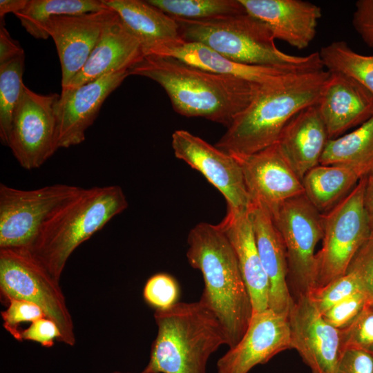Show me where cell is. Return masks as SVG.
<instances>
[{"label": "cell", "mask_w": 373, "mask_h": 373, "mask_svg": "<svg viewBox=\"0 0 373 373\" xmlns=\"http://www.w3.org/2000/svg\"><path fill=\"white\" fill-rule=\"evenodd\" d=\"M128 73L160 84L178 114L204 117L227 128L263 86L207 71L168 56L144 55L128 69Z\"/></svg>", "instance_id": "obj_1"}, {"label": "cell", "mask_w": 373, "mask_h": 373, "mask_svg": "<svg viewBox=\"0 0 373 373\" xmlns=\"http://www.w3.org/2000/svg\"><path fill=\"white\" fill-rule=\"evenodd\" d=\"M186 258L202 273L204 287L200 300L216 316L226 345L234 347L253 315L250 295L237 257L219 224L200 222L189 231Z\"/></svg>", "instance_id": "obj_2"}, {"label": "cell", "mask_w": 373, "mask_h": 373, "mask_svg": "<svg viewBox=\"0 0 373 373\" xmlns=\"http://www.w3.org/2000/svg\"><path fill=\"white\" fill-rule=\"evenodd\" d=\"M329 75L324 69L304 72L263 86L215 146L236 157L251 155L274 144L294 115L317 104Z\"/></svg>", "instance_id": "obj_3"}, {"label": "cell", "mask_w": 373, "mask_h": 373, "mask_svg": "<svg viewBox=\"0 0 373 373\" xmlns=\"http://www.w3.org/2000/svg\"><path fill=\"white\" fill-rule=\"evenodd\" d=\"M127 207L119 186L82 188L50 216L26 250L59 281L73 252Z\"/></svg>", "instance_id": "obj_4"}, {"label": "cell", "mask_w": 373, "mask_h": 373, "mask_svg": "<svg viewBox=\"0 0 373 373\" xmlns=\"http://www.w3.org/2000/svg\"><path fill=\"white\" fill-rule=\"evenodd\" d=\"M157 336L146 373H207L211 355L226 340L214 314L200 300L155 310Z\"/></svg>", "instance_id": "obj_5"}, {"label": "cell", "mask_w": 373, "mask_h": 373, "mask_svg": "<svg viewBox=\"0 0 373 373\" xmlns=\"http://www.w3.org/2000/svg\"><path fill=\"white\" fill-rule=\"evenodd\" d=\"M174 19L184 41L202 44L233 61L300 71L324 69L318 52L296 56L279 50L269 28L247 11L203 20Z\"/></svg>", "instance_id": "obj_6"}, {"label": "cell", "mask_w": 373, "mask_h": 373, "mask_svg": "<svg viewBox=\"0 0 373 373\" xmlns=\"http://www.w3.org/2000/svg\"><path fill=\"white\" fill-rule=\"evenodd\" d=\"M365 182L366 176L322 213L323 236L322 247L315 255L314 287L344 276L354 255L372 234L363 203Z\"/></svg>", "instance_id": "obj_7"}, {"label": "cell", "mask_w": 373, "mask_h": 373, "mask_svg": "<svg viewBox=\"0 0 373 373\" xmlns=\"http://www.w3.org/2000/svg\"><path fill=\"white\" fill-rule=\"evenodd\" d=\"M0 291L6 302L17 298L39 306L54 321L61 337L59 342L74 346V323L59 285L26 249H0Z\"/></svg>", "instance_id": "obj_8"}, {"label": "cell", "mask_w": 373, "mask_h": 373, "mask_svg": "<svg viewBox=\"0 0 373 373\" xmlns=\"http://www.w3.org/2000/svg\"><path fill=\"white\" fill-rule=\"evenodd\" d=\"M82 187L55 184L32 190L0 184V249H28L41 228Z\"/></svg>", "instance_id": "obj_9"}, {"label": "cell", "mask_w": 373, "mask_h": 373, "mask_svg": "<svg viewBox=\"0 0 373 373\" xmlns=\"http://www.w3.org/2000/svg\"><path fill=\"white\" fill-rule=\"evenodd\" d=\"M287 258V284L293 299L314 287L315 248L323 236L322 213L305 194L287 200L273 217Z\"/></svg>", "instance_id": "obj_10"}, {"label": "cell", "mask_w": 373, "mask_h": 373, "mask_svg": "<svg viewBox=\"0 0 373 373\" xmlns=\"http://www.w3.org/2000/svg\"><path fill=\"white\" fill-rule=\"evenodd\" d=\"M59 95H41L23 85L8 146L25 169L40 167L57 150L55 104Z\"/></svg>", "instance_id": "obj_11"}, {"label": "cell", "mask_w": 373, "mask_h": 373, "mask_svg": "<svg viewBox=\"0 0 373 373\" xmlns=\"http://www.w3.org/2000/svg\"><path fill=\"white\" fill-rule=\"evenodd\" d=\"M171 144L175 157L201 173L222 194L228 209H249L250 197L234 157L185 130L175 131Z\"/></svg>", "instance_id": "obj_12"}, {"label": "cell", "mask_w": 373, "mask_h": 373, "mask_svg": "<svg viewBox=\"0 0 373 373\" xmlns=\"http://www.w3.org/2000/svg\"><path fill=\"white\" fill-rule=\"evenodd\" d=\"M291 349L311 373H335L344 352L340 329L327 323L307 296L294 299L288 315Z\"/></svg>", "instance_id": "obj_13"}, {"label": "cell", "mask_w": 373, "mask_h": 373, "mask_svg": "<svg viewBox=\"0 0 373 373\" xmlns=\"http://www.w3.org/2000/svg\"><path fill=\"white\" fill-rule=\"evenodd\" d=\"M234 157L242 171L251 202L262 206L272 217L287 200L305 194L301 180L276 143L257 153Z\"/></svg>", "instance_id": "obj_14"}, {"label": "cell", "mask_w": 373, "mask_h": 373, "mask_svg": "<svg viewBox=\"0 0 373 373\" xmlns=\"http://www.w3.org/2000/svg\"><path fill=\"white\" fill-rule=\"evenodd\" d=\"M129 75L128 70L108 74L81 86L61 90L55 104L57 150L83 142L106 99Z\"/></svg>", "instance_id": "obj_15"}, {"label": "cell", "mask_w": 373, "mask_h": 373, "mask_svg": "<svg viewBox=\"0 0 373 373\" xmlns=\"http://www.w3.org/2000/svg\"><path fill=\"white\" fill-rule=\"evenodd\" d=\"M291 349L288 316L267 309L254 313L240 341L217 362L218 373H249Z\"/></svg>", "instance_id": "obj_16"}, {"label": "cell", "mask_w": 373, "mask_h": 373, "mask_svg": "<svg viewBox=\"0 0 373 373\" xmlns=\"http://www.w3.org/2000/svg\"><path fill=\"white\" fill-rule=\"evenodd\" d=\"M116 12H98L51 18L46 23L47 36L53 39L61 68V90L66 89L82 70L97 45L103 30Z\"/></svg>", "instance_id": "obj_17"}, {"label": "cell", "mask_w": 373, "mask_h": 373, "mask_svg": "<svg viewBox=\"0 0 373 373\" xmlns=\"http://www.w3.org/2000/svg\"><path fill=\"white\" fill-rule=\"evenodd\" d=\"M249 216L260 259L269 283L268 308L289 315L294 299L287 284L288 265L282 236L269 212L251 202Z\"/></svg>", "instance_id": "obj_18"}, {"label": "cell", "mask_w": 373, "mask_h": 373, "mask_svg": "<svg viewBox=\"0 0 373 373\" xmlns=\"http://www.w3.org/2000/svg\"><path fill=\"white\" fill-rule=\"evenodd\" d=\"M251 15L262 21L275 39L298 50L306 48L316 35L321 8L303 0H239Z\"/></svg>", "instance_id": "obj_19"}, {"label": "cell", "mask_w": 373, "mask_h": 373, "mask_svg": "<svg viewBox=\"0 0 373 373\" xmlns=\"http://www.w3.org/2000/svg\"><path fill=\"white\" fill-rule=\"evenodd\" d=\"M317 106L329 139H334L373 115V94L347 75L329 73Z\"/></svg>", "instance_id": "obj_20"}, {"label": "cell", "mask_w": 373, "mask_h": 373, "mask_svg": "<svg viewBox=\"0 0 373 373\" xmlns=\"http://www.w3.org/2000/svg\"><path fill=\"white\" fill-rule=\"evenodd\" d=\"M144 56L140 39L116 12L103 30L82 70L64 90L76 88L108 74L128 70Z\"/></svg>", "instance_id": "obj_21"}, {"label": "cell", "mask_w": 373, "mask_h": 373, "mask_svg": "<svg viewBox=\"0 0 373 373\" xmlns=\"http://www.w3.org/2000/svg\"><path fill=\"white\" fill-rule=\"evenodd\" d=\"M149 55L175 57L207 71L233 76L261 86L278 83L296 73L309 72L238 63L202 44L184 40L160 46L146 55Z\"/></svg>", "instance_id": "obj_22"}, {"label": "cell", "mask_w": 373, "mask_h": 373, "mask_svg": "<svg viewBox=\"0 0 373 373\" xmlns=\"http://www.w3.org/2000/svg\"><path fill=\"white\" fill-rule=\"evenodd\" d=\"M329 140L317 104L305 107L283 128L276 144L291 169L303 180L320 160Z\"/></svg>", "instance_id": "obj_23"}, {"label": "cell", "mask_w": 373, "mask_h": 373, "mask_svg": "<svg viewBox=\"0 0 373 373\" xmlns=\"http://www.w3.org/2000/svg\"><path fill=\"white\" fill-rule=\"evenodd\" d=\"M218 224L235 251L250 295L253 314L268 309L269 283L258 251L249 209L227 208L225 217Z\"/></svg>", "instance_id": "obj_24"}, {"label": "cell", "mask_w": 373, "mask_h": 373, "mask_svg": "<svg viewBox=\"0 0 373 373\" xmlns=\"http://www.w3.org/2000/svg\"><path fill=\"white\" fill-rule=\"evenodd\" d=\"M140 39L144 55L164 44L183 41L173 17L148 1L103 0Z\"/></svg>", "instance_id": "obj_25"}, {"label": "cell", "mask_w": 373, "mask_h": 373, "mask_svg": "<svg viewBox=\"0 0 373 373\" xmlns=\"http://www.w3.org/2000/svg\"><path fill=\"white\" fill-rule=\"evenodd\" d=\"M361 178L356 171L347 166L318 164L305 175L302 184L305 196L323 213L344 198Z\"/></svg>", "instance_id": "obj_26"}, {"label": "cell", "mask_w": 373, "mask_h": 373, "mask_svg": "<svg viewBox=\"0 0 373 373\" xmlns=\"http://www.w3.org/2000/svg\"><path fill=\"white\" fill-rule=\"evenodd\" d=\"M320 164L354 169L362 178L373 171V115L353 131L329 139Z\"/></svg>", "instance_id": "obj_27"}, {"label": "cell", "mask_w": 373, "mask_h": 373, "mask_svg": "<svg viewBox=\"0 0 373 373\" xmlns=\"http://www.w3.org/2000/svg\"><path fill=\"white\" fill-rule=\"evenodd\" d=\"M109 8L103 0H28L26 8L15 14L21 26L36 39H46L45 28L53 17L75 15Z\"/></svg>", "instance_id": "obj_28"}, {"label": "cell", "mask_w": 373, "mask_h": 373, "mask_svg": "<svg viewBox=\"0 0 373 373\" xmlns=\"http://www.w3.org/2000/svg\"><path fill=\"white\" fill-rule=\"evenodd\" d=\"M324 69L347 75L373 94V55L354 51L345 41H335L318 52Z\"/></svg>", "instance_id": "obj_29"}, {"label": "cell", "mask_w": 373, "mask_h": 373, "mask_svg": "<svg viewBox=\"0 0 373 373\" xmlns=\"http://www.w3.org/2000/svg\"><path fill=\"white\" fill-rule=\"evenodd\" d=\"M25 52L0 64V140L8 145L13 117L24 84Z\"/></svg>", "instance_id": "obj_30"}, {"label": "cell", "mask_w": 373, "mask_h": 373, "mask_svg": "<svg viewBox=\"0 0 373 373\" xmlns=\"http://www.w3.org/2000/svg\"><path fill=\"white\" fill-rule=\"evenodd\" d=\"M171 17L203 20L246 12L239 0H148Z\"/></svg>", "instance_id": "obj_31"}, {"label": "cell", "mask_w": 373, "mask_h": 373, "mask_svg": "<svg viewBox=\"0 0 373 373\" xmlns=\"http://www.w3.org/2000/svg\"><path fill=\"white\" fill-rule=\"evenodd\" d=\"M359 291H362L356 276L351 273H346L323 287L312 288L307 296L322 314L336 303Z\"/></svg>", "instance_id": "obj_32"}, {"label": "cell", "mask_w": 373, "mask_h": 373, "mask_svg": "<svg viewBox=\"0 0 373 373\" xmlns=\"http://www.w3.org/2000/svg\"><path fill=\"white\" fill-rule=\"evenodd\" d=\"M340 332L344 351L354 348L373 354V303L367 302L352 323Z\"/></svg>", "instance_id": "obj_33"}, {"label": "cell", "mask_w": 373, "mask_h": 373, "mask_svg": "<svg viewBox=\"0 0 373 373\" xmlns=\"http://www.w3.org/2000/svg\"><path fill=\"white\" fill-rule=\"evenodd\" d=\"M180 288L175 279L164 273L156 274L146 281L143 296L155 310L168 309L178 303Z\"/></svg>", "instance_id": "obj_34"}, {"label": "cell", "mask_w": 373, "mask_h": 373, "mask_svg": "<svg viewBox=\"0 0 373 373\" xmlns=\"http://www.w3.org/2000/svg\"><path fill=\"white\" fill-rule=\"evenodd\" d=\"M6 309L1 312L3 321V326L16 340H20L21 329L19 325L22 323L33 322L46 317L43 310L37 305L27 300L8 298Z\"/></svg>", "instance_id": "obj_35"}, {"label": "cell", "mask_w": 373, "mask_h": 373, "mask_svg": "<svg viewBox=\"0 0 373 373\" xmlns=\"http://www.w3.org/2000/svg\"><path fill=\"white\" fill-rule=\"evenodd\" d=\"M346 273H351L356 276L367 303H373L372 233L354 255Z\"/></svg>", "instance_id": "obj_36"}, {"label": "cell", "mask_w": 373, "mask_h": 373, "mask_svg": "<svg viewBox=\"0 0 373 373\" xmlns=\"http://www.w3.org/2000/svg\"><path fill=\"white\" fill-rule=\"evenodd\" d=\"M367 300L363 291H357L322 314L324 320L341 329L347 327L361 313Z\"/></svg>", "instance_id": "obj_37"}, {"label": "cell", "mask_w": 373, "mask_h": 373, "mask_svg": "<svg viewBox=\"0 0 373 373\" xmlns=\"http://www.w3.org/2000/svg\"><path fill=\"white\" fill-rule=\"evenodd\" d=\"M61 334L57 324L47 317L39 318L26 329H21L20 340L34 341L45 347L54 345L55 341L59 342Z\"/></svg>", "instance_id": "obj_38"}, {"label": "cell", "mask_w": 373, "mask_h": 373, "mask_svg": "<svg viewBox=\"0 0 373 373\" xmlns=\"http://www.w3.org/2000/svg\"><path fill=\"white\" fill-rule=\"evenodd\" d=\"M352 21L363 42L373 49V0L357 1Z\"/></svg>", "instance_id": "obj_39"}, {"label": "cell", "mask_w": 373, "mask_h": 373, "mask_svg": "<svg viewBox=\"0 0 373 373\" xmlns=\"http://www.w3.org/2000/svg\"><path fill=\"white\" fill-rule=\"evenodd\" d=\"M335 373H373V354L354 348L345 350Z\"/></svg>", "instance_id": "obj_40"}, {"label": "cell", "mask_w": 373, "mask_h": 373, "mask_svg": "<svg viewBox=\"0 0 373 373\" xmlns=\"http://www.w3.org/2000/svg\"><path fill=\"white\" fill-rule=\"evenodd\" d=\"M24 52L17 41L14 40L5 25H0V64Z\"/></svg>", "instance_id": "obj_41"}, {"label": "cell", "mask_w": 373, "mask_h": 373, "mask_svg": "<svg viewBox=\"0 0 373 373\" xmlns=\"http://www.w3.org/2000/svg\"><path fill=\"white\" fill-rule=\"evenodd\" d=\"M363 203L369 224L373 233V171L366 176Z\"/></svg>", "instance_id": "obj_42"}, {"label": "cell", "mask_w": 373, "mask_h": 373, "mask_svg": "<svg viewBox=\"0 0 373 373\" xmlns=\"http://www.w3.org/2000/svg\"><path fill=\"white\" fill-rule=\"evenodd\" d=\"M28 0H1L0 1V25H5L4 17L12 12L15 15L23 10Z\"/></svg>", "instance_id": "obj_43"}, {"label": "cell", "mask_w": 373, "mask_h": 373, "mask_svg": "<svg viewBox=\"0 0 373 373\" xmlns=\"http://www.w3.org/2000/svg\"><path fill=\"white\" fill-rule=\"evenodd\" d=\"M111 373H132V372H111ZM140 373H146V372L142 371V372H140Z\"/></svg>", "instance_id": "obj_44"}]
</instances>
